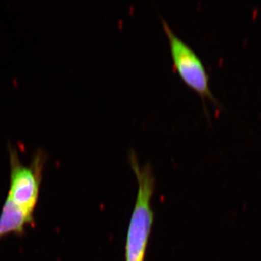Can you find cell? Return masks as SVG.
<instances>
[{"label":"cell","instance_id":"1","mask_svg":"<svg viewBox=\"0 0 261 261\" xmlns=\"http://www.w3.org/2000/svg\"><path fill=\"white\" fill-rule=\"evenodd\" d=\"M128 157L130 168L137 178L138 190L127 231L125 261H145L154 223L152 200L155 176L149 163L141 166L135 151H130Z\"/></svg>","mask_w":261,"mask_h":261},{"label":"cell","instance_id":"2","mask_svg":"<svg viewBox=\"0 0 261 261\" xmlns=\"http://www.w3.org/2000/svg\"><path fill=\"white\" fill-rule=\"evenodd\" d=\"M8 152L10 187L6 200L34 217L39 201L43 170L47 162V153L42 148L37 149L33 154L30 165L25 166L20 161L18 150L10 143L8 144Z\"/></svg>","mask_w":261,"mask_h":261},{"label":"cell","instance_id":"3","mask_svg":"<svg viewBox=\"0 0 261 261\" xmlns=\"http://www.w3.org/2000/svg\"><path fill=\"white\" fill-rule=\"evenodd\" d=\"M161 22L169 42L173 66L177 70L182 80L202 98L206 113L207 111L205 99H209L216 107L221 108V105L211 91L209 84L210 78L200 57L187 43L173 32L168 22L162 17Z\"/></svg>","mask_w":261,"mask_h":261},{"label":"cell","instance_id":"4","mask_svg":"<svg viewBox=\"0 0 261 261\" xmlns=\"http://www.w3.org/2000/svg\"><path fill=\"white\" fill-rule=\"evenodd\" d=\"M28 226H35L34 217L25 214L5 200L0 214V240L10 234L23 237Z\"/></svg>","mask_w":261,"mask_h":261}]
</instances>
